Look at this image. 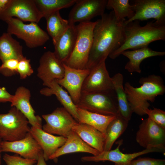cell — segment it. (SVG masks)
I'll return each instance as SVG.
<instances>
[{
    "instance_id": "1",
    "label": "cell",
    "mask_w": 165,
    "mask_h": 165,
    "mask_svg": "<svg viewBox=\"0 0 165 165\" xmlns=\"http://www.w3.org/2000/svg\"><path fill=\"white\" fill-rule=\"evenodd\" d=\"M96 21L92 44L86 69H90L102 62L123 44L126 19L118 21L114 12L104 13Z\"/></svg>"
},
{
    "instance_id": "2",
    "label": "cell",
    "mask_w": 165,
    "mask_h": 165,
    "mask_svg": "<svg viewBox=\"0 0 165 165\" xmlns=\"http://www.w3.org/2000/svg\"><path fill=\"white\" fill-rule=\"evenodd\" d=\"M124 40L121 46L109 57L115 59L124 51L147 47L154 41L165 40V25L156 24L153 21L141 26L139 20L125 24Z\"/></svg>"
},
{
    "instance_id": "3",
    "label": "cell",
    "mask_w": 165,
    "mask_h": 165,
    "mask_svg": "<svg viewBox=\"0 0 165 165\" xmlns=\"http://www.w3.org/2000/svg\"><path fill=\"white\" fill-rule=\"evenodd\" d=\"M139 82L141 86L135 87L127 82L124 88L133 113L142 116L150 106L148 101L153 102L157 96L164 94L165 86L162 78L154 74L141 78Z\"/></svg>"
},
{
    "instance_id": "4",
    "label": "cell",
    "mask_w": 165,
    "mask_h": 165,
    "mask_svg": "<svg viewBox=\"0 0 165 165\" xmlns=\"http://www.w3.org/2000/svg\"><path fill=\"white\" fill-rule=\"evenodd\" d=\"M77 107L90 112L120 116L114 90L94 92L82 91Z\"/></svg>"
},
{
    "instance_id": "5",
    "label": "cell",
    "mask_w": 165,
    "mask_h": 165,
    "mask_svg": "<svg viewBox=\"0 0 165 165\" xmlns=\"http://www.w3.org/2000/svg\"><path fill=\"white\" fill-rule=\"evenodd\" d=\"M96 23V21H90L80 23L76 25L77 35L74 47L71 55L64 64L73 68L86 69Z\"/></svg>"
},
{
    "instance_id": "6",
    "label": "cell",
    "mask_w": 165,
    "mask_h": 165,
    "mask_svg": "<svg viewBox=\"0 0 165 165\" xmlns=\"http://www.w3.org/2000/svg\"><path fill=\"white\" fill-rule=\"evenodd\" d=\"M7 24V32L23 40L26 46L32 48L43 46L50 38L48 34L35 22L26 24L13 17L5 21Z\"/></svg>"
},
{
    "instance_id": "7",
    "label": "cell",
    "mask_w": 165,
    "mask_h": 165,
    "mask_svg": "<svg viewBox=\"0 0 165 165\" xmlns=\"http://www.w3.org/2000/svg\"><path fill=\"white\" fill-rule=\"evenodd\" d=\"M29 124L22 113L15 107H12L8 113L0 114V136L5 141L21 139L30 132Z\"/></svg>"
},
{
    "instance_id": "8",
    "label": "cell",
    "mask_w": 165,
    "mask_h": 165,
    "mask_svg": "<svg viewBox=\"0 0 165 165\" xmlns=\"http://www.w3.org/2000/svg\"><path fill=\"white\" fill-rule=\"evenodd\" d=\"M132 9L134 16L126 20L125 24L134 20L145 21L154 19L156 24L165 25V0H134Z\"/></svg>"
},
{
    "instance_id": "9",
    "label": "cell",
    "mask_w": 165,
    "mask_h": 165,
    "mask_svg": "<svg viewBox=\"0 0 165 165\" xmlns=\"http://www.w3.org/2000/svg\"><path fill=\"white\" fill-rule=\"evenodd\" d=\"M136 140L145 149L156 148L165 150V129L148 117L139 125Z\"/></svg>"
},
{
    "instance_id": "10",
    "label": "cell",
    "mask_w": 165,
    "mask_h": 165,
    "mask_svg": "<svg viewBox=\"0 0 165 165\" xmlns=\"http://www.w3.org/2000/svg\"><path fill=\"white\" fill-rule=\"evenodd\" d=\"M14 17L22 21L38 23L43 17L35 0H10L0 14V19L5 21Z\"/></svg>"
},
{
    "instance_id": "11",
    "label": "cell",
    "mask_w": 165,
    "mask_h": 165,
    "mask_svg": "<svg viewBox=\"0 0 165 165\" xmlns=\"http://www.w3.org/2000/svg\"><path fill=\"white\" fill-rule=\"evenodd\" d=\"M42 117L46 122L42 127L44 131L65 138L77 122L63 107L57 108L51 113Z\"/></svg>"
},
{
    "instance_id": "12",
    "label": "cell",
    "mask_w": 165,
    "mask_h": 165,
    "mask_svg": "<svg viewBox=\"0 0 165 165\" xmlns=\"http://www.w3.org/2000/svg\"><path fill=\"white\" fill-rule=\"evenodd\" d=\"M107 0H76L68 17L70 24L90 21L102 16L106 8Z\"/></svg>"
},
{
    "instance_id": "13",
    "label": "cell",
    "mask_w": 165,
    "mask_h": 165,
    "mask_svg": "<svg viewBox=\"0 0 165 165\" xmlns=\"http://www.w3.org/2000/svg\"><path fill=\"white\" fill-rule=\"evenodd\" d=\"M122 142V140L119 141L117 147L114 150L104 151L95 156H83L81 158V160L84 162L107 161L114 163L115 165H129L132 160L139 156L153 152L163 153L165 151V150L154 148L145 149L141 151L132 153H124L119 150Z\"/></svg>"
},
{
    "instance_id": "14",
    "label": "cell",
    "mask_w": 165,
    "mask_h": 165,
    "mask_svg": "<svg viewBox=\"0 0 165 165\" xmlns=\"http://www.w3.org/2000/svg\"><path fill=\"white\" fill-rule=\"evenodd\" d=\"M64 72V64L57 59L53 52L46 51L40 57L37 75L43 86L48 87L54 80L62 79Z\"/></svg>"
},
{
    "instance_id": "15",
    "label": "cell",
    "mask_w": 165,
    "mask_h": 165,
    "mask_svg": "<svg viewBox=\"0 0 165 165\" xmlns=\"http://www.w3.org/2000/svg\"><path fill=\"white\" fill-rule=\"evenodd\" d=\"M0 149L2 152H13L24 158L37 160L42 151L30 132L24 137L18 140L12 141H3Z\"/></svg>"
},
{
    "instance_id": "16",
    "label": "cell",
    "mask_w": 165,
    "mask_h": 165,
    "mask_svg": "<svg viewBox=\"0 0 165 165\" xmlns=\"http://www.w3.org/2000/svg\"><path fill=\"white\" fill-rule=\"evenodd\" d=\"M85 78L82 91L94 92L114 89L112 77L106 68L105 61H103L89 69Z\"/></svg>"
},
{
    "instance_id": "17",
    "label": "cell",
    "mask_w": 165,
    "mask_h": 165,
    "mask_svg": "<svg viewBox=\"0 0 165 165\" xmlns=\"http://www.w3.org/2000/svg\"><path fill=\"white\" fill-rule=\"evenodd\" d=\"M64 65L65 69L64 77L55 80L60 85L67 90L76 105L79 100L83 82L89 74L90 70L73 68L64 64Z\"/></svg>"
},
{
    "instance_id": "18",
    "label": "cell",
    "mask_w": 165,
    "mask_h": 165,
    "mask_svg": "<svg viewBox=\"0 0 165 165\" xmlns=\"http://www.w3.org/2000/svg\"><path fill=\"white\" fill-rule=\"evenodd\" d=\"M31 97V92L28 89L24 86L19 87L13 96L11 106L19 110L31 127L42 128V118L35 115V112L30 102Z\"/></svg>"
},
{
    "instance_id": "19",
    "label": "cell",
    "mask_w": 165,
    "mask_h": 165,
    "mask_svg": "<svg viewBox=\"0 0 165 165\" xmlns=\"http://www.w3.org/2000/svg\"><path fill=\"white\" fill-rule=\"evenodd\" d=\"M77 35V26L70 24L67 30L53 41V52L57 59L64 64L69 58L74 48Z\"/></svg>"
},
{
    "instance_id": "20",
    "label": "cell",
    "mask_w": 165,
    "mask_h": 165,
    "mask_svg": "<svg viewBox=\"0 0 165 165\" xmlns=\"http://www.w3.org/2000/svg\"><path fill=\"white\" fill-rule=\"evenodd\" d=\"M29 132L41 148L46 161L65 143L67 139L63 136L47 133L42 128L33 127H30Z\"/></svg>"
},
{
    "instance_id": "21",
    "label": "cell",
    "mask_w": 165,
    "mask_h": 165,
    "mask_svg": "<svg viewBox=\"0 0 165 165\" xmlns=\"http://www.w3.org/2000/svg\"><path fill=\"white\" fill-rule=\"evenodd\" d=\"M66 138L65 143L50 157L49 160H56L63 155L74 152H86L94 156L97 155L100 153L85 142L72 130Z\"/></svg>"
},
{
    "instance_id": "22",
    "label": "cell",
    "mask_w": 165,
    "mask_h": 165,
    "mask_svg": "<svg viewBox=\"0 0 165 165\" xmlns=\"http://www.w3.org/2000/svg\"><path fill=\"white\" fill-rule=\"evenodd\" d=\"M81 138L100 152L104 151L105 137L95 128L85 123L77 122L72 127Z\"/></svg>"
},
{
    "instance_id": "23",
    "label": "cell",
    "mask_w": 165,
    "mask_h": 165,
    "mask_svg": "<svg viewBox=\"0 0 165 165\" xmlns=\"http://www.w3.org/2000/svg\"><path fill=\"white\" fill-rule=\"evenodd\" d=\"M121 54L129 60L125 66L126 70L130 73H141L140 65L144 60L151 57L163 56L165 55V52L155 51L147 46L131 50H126Z\"/></svg>"
},
{
    "instance_id": "24",
    "label": "cell",
    "mask_w": 165,
    "mask_h": 165,
    "mask_svg": "<svg viewBox=\"0 0 165 165\" xmlns=\"http://www.w3.org/2000/svg\"><path fill=\"white\" fill-rule=\"evenodd\" d=\"M40 92L41 94L46 96L55 95L63 107L78 122V115L77 106L68 93L63 89L55 80L51 83L48 87L42 89Z\"/></svg>"
},
{
    "instance_id": "25",
    "label": "cell",
    "mask_w": 165,
    "mask_h": 165,
    "mask_svg": "<svg viewBox=\"0 0 165 165\" xmlns=\"http://www.w3.org/2000/svg\"><path fill=\"white\" fill-rule=\"evenodd\" d=\"M12 35L5 32L0 36V60L2 63L12 59L20 60L24 57L22 46Z\"/></svg>"
},
{
    "instance_id": "26",
    "label": "cell",
    "mask_w": 165,
    "mask_h": 165,
    "mask_svg": "<svg viewBox=\"0 0 165 165\" xmlns=\"http://www.w3.org/2000/svg\"><path fill=\"white\" fill-rule=\"evenodd\" d=\"M78 122L87 124L95 128L106 137L109 123L117 116H107L91 112L77 107Z\"/></svg>"
},
{
    "instance_id": "27",
    "label": "cell",
    "mask_w": 165,
    "mask_h": 165,
    "mask_svg": "<svg viewBox=\"0 0 165 165\" xmlns=\"http://www.w3.org/2000/svg\"><path fill=\"white\" fill-rule=\"evenodd\" d=\"M112 79L117 99L120 116L129 122L131 119L133 112L124 89L123 76L121 73H118L112 77Z\"/></svg>"
},
{
    "instance_id": "28",
    "label": "cell",
    "mask_w": 165,
    "mask_h": 165,
    "mask_svg": "<svg viewBox=\"0 0 165 165\" xmlns=\"http://www.w3.org/2000/svg\"><path fill=\"white\" fill-rule=\"evenodd\" d=\"M128 121L121 116H117L108 125L106 130L104 151L110 150L116 140L127 128Z\"/></svg>"
},
{
    "instance_id": "29",
    "label": "cell",
    "mask_w": 165,
    "mask_h": 165,
    "mask_svg": "<svg viewBox=\"0 0 165 165\" xmlns=\"http://www.w3.org/2000/svg\"><path fill=\"white\" fill-rule=\"evenodd\" d=\"M45 18L46 21L48 34L52 38V41L62 35L70 25L68 20L61 17L59 11L53 13Z\"/></svg>"
},
{
    "instance_id": "30",
    "label": "cell",
    "mask_w": 165,
    "mask_h": 165,
    "mask_svg": "<svg viewBox=\"0 0 165 165\" xmlns=\"http://www.w3.org/2000/svg\"><path fill=\"white\" fill-rule=\"evenodd\" d=\"M76 0H35L43 17L54 12L74 5Z\"/></svg>"
},
{
    "instance_id": "31",
    "label": "cell",
    "mask_w": 165,
    "mask_h": 165,
    "mask_svg": "<svg viewBox=\"0 0 165 165\" xmlns=\"http://www.w3.org/2000/svg\"><path fill=\"white\" fill-rule=\"evenodd\" d=\"M106 8L113 11L118 21L124 19L125 17L129 20L134 14L129 0H108Z\"/></svg>"
},
{
    "instance_id": "32",
    "label": "cell",
    "mask_w": 165,
    "mask_h": 165,
    "mask_svg": "<svg viewBox=\"0 0 165 165\" xmlns=\"http://www.w3.org/2000/svg\"><path fill=\"white\" fill-rule=\"evenodd\" d=\"M2 159L6 165H34L37 162L35 160L24 158L17 154L11 155L5 153Z\"/></svg>"
},
{
    "instance_id": "33",
    "label": "cell",
    "mask_w": 165,
    "mask_h": 165,
    "mask_svg": "<svg viewBox=\"0 0 165 165\" xmlns=\"http://www.w3.org/2000/svg\"><path fill=\"white\" fill-rule=\"evenodd\" d=\"M146 115L148 116V118L161 126L165 129V111L155 108L153 109L149 108L145 110Z\"/></svg>"
},
{
    "instance_id": "34",
    "label": "cell",
    "mask_w": 165,
    "mask_h": 165,
    "mask_svg": "<svg viewBox=\"0 0 165 165\" xmlns=\"http://www.w3.org/2000/svg\"><path fill=\"white\" fill-rule=\"evenodd\" d=\"M19 61L17 59H12L2 63L0 66V73L6 77H10L17 74Z\"/></svg>"
},
{
    "instance_id": "35",
    "label": "cell",
    "mask_w": 165,
    "mask_h": 165,
    "mask_svg": "<svg viewBox=\"0 0 165 165\" xmlns=\"http://www.w3.org/2000/svg\"><path fill=\"white\" fill-rule=\"evenodd\" d=\"M30 62V60L27 59L25 57L19 61L17 72L21 79H25L33 73L34 71Z\"/></svg>"
},
{
    "instance_id": "36",
    "label": "cell",
    "mask_w": 165,
    "mask_h": 165,
    "mask_svg": "<svg viewBox=\"0 0 165 165\" xmlns=\"http://www.w3.org/2000/svg\"><path fill=\"white\" fill-rule=\"evenodd\" d=\"M129 165H165V160L149 157L140 158L132 160Z\"/></svg>"
},
{
    "instance_id": "37",
    "label": "cell",
    "mask_w": 165,
    "mask_h": 165,
    "mask_svg": "<svg viewBox=\"0 0 165 165\" xmlns=\"http://www.w3.org/2000/svg\"><path fill=\"white\" fill-rule=\"evenodd\" d=\"M13 96L9 93L4 87H0V103H11Z\"/></svg>"
},
{
    "instance_id": "38",
    "label": "cell",
    "mask_w": 165,
    "mask_h": 165,
    "mask_svg": "<svg viewBox=\"0 0 165 165\" xmlns=\"http://www.w3.org/2000/svg\"><path fill=\"white\" fill-rule=\"evenodd\" d=\"M34 165H47L43 156L42 151L40 153L37 163Z\"/></svg>"
},
{
    "instance_id": "39",
    "label": "cell",
    "mask_w": 165,
    "mask_h": 165,
    "mask_svg": "<svg viewBox=\"0 0 165 165\" xmlns=\"http://www.w3.org/2000/svg\"><path fill=\"white\" fill-rule=\"evenodd\" d=\"M10 0H0V14L5 9Z\"/></svg>"
},
{
    "instance_id": "40",
    "label": "cell",
    "mask_w": 165,
    "mask_h": 165,
    "mask_svg": "<svg viewBox=\"0 0 165 165\" xmlns=\"http://www.w3.org/2000/svg\"><path fill=\"white\" fill-rule=\"evenodd\" d=\"M2 152L1 150L0 149V165H1L2 164Z\"/></svg>"
},
{
    "instance_id": "41",
    "label": "cell",
    "mask_w": 165,
    "mask_h": 165,
    "mask_svg": "<svg viewBox=\"0 0 165 165\" xmlns=\"http://www.w3.org/2000/svg\"><path fill=\"white\" fill-rule=\"evenodd\" d=\"M2 141H3V140H2L1 136H0V148H1L2 143Z\"/></svg>"
},
{
    "instance_id": "42",
    "label": "cell",
    "mask_w": 165,
    "mask_h": 165,
    "mask_svg": "<svg viewBox=\"0 0 165 165\" xmlns=\"http://www.w3.org/2000/svg\"></svg>"
}]
</instances>
